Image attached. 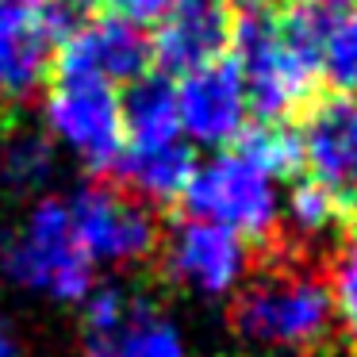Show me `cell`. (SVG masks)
Instances as JSON below:
<instances>
[{"mask_svg":"<svg viewBox=\"0 0 357 357\" xmlns=\"http://www.w3.org/2000/svg\"><path fill=\"white\" fill-rule=\"evenodd\" d=\"M331 0H284L280 8L242 12L234 20V62L246 104L261 123H284L303 116L319 85V39Z\"/></svg>","mask_w":357,"mask_h":357,"instance_id":"2","label":"cell"},{"mask_svg":"<svg viewBox=\"0 0 357 357\" xmlns=\"http://www.w3.org/2000/svg\"><path fill=\"white\" fill-rule=\"evenodd\" d=\"M319 73L338 93L357 96V0H331L319 39Z\"/></svg>","mask_w":357,"mask_h":357,"instance_id":"17","label":"cell"},{"mask_svg":"<svg viewBox=\"0 0 357 357\" xmlns=\"http://www.w3.org/2000/svg\"><path fill=\"white\" fill-rule=\"evenodd\" d=\"M188 219L219 223L234 231L254 250L280 242V204L273 177H265L254 162L242 154H215L211 162L196 165L188 188L181 192Z\"/></svg>","mask_w":357,"mask_h":357,"instance_id":"4","label":"cell"},{"mask_svg":"<svg viewBox=\"0 0 357 357\" xmlns=\"http://www.w3.org/2000/svg\"><path fill=\"white\" fill-rule=\"evenodd\" d=\"M246 85L231 54L211 58L196 70L181 73L177 85V119L181 131L200 146H223L246 131Z\"/></svg>","mask_w":357,"mask_h":357,"instance_id":"12","label":"cell"},{"mask_svg":"<svg viewBox=\"0 0 357 357\" xmlns=\"http://www.w3.org/2000/svg\"><path fill=\"white\" fill-rule=\"evenodd\" d=\"M119 119H123V146H162V142L181 139L177 119V89L165 73H142L131 81L119 100Z\"/></svg>","mask_w":357,"mask_h":357,"instance_id":"15","label":"cell"},{"mask_svg":"<svg viewBox=\"0 0 357 357\" xmlns=\"http://www.w3.org/2000/svg\"><path fill=\"white\" fill-rule=\"evenodd\" d=\"M58 39L54 0H0V127L43 89Z\"/></svg>","mask_w":357,"mask_h":357,"instance_id":"8","label":"cell"},{"mask_svg":"<svg viewBox=\"0 0 357 357\" xmlns=\"http://www.w3.org/2000/svg\"><path fill=\"white\" fill-rule=\"evenodd\" d=\"M50 73L58 81H139L150 73V35L139 24H127L119 16H89L73 27L66 39H58Z\"/></svg>","mask_w":357,"mask_h":357,"instance_id":"10","label":"cell"},{"mask_svg":"<svg viewBox=\"0 0 357 357\" xmlns=\"http://www.w3.org/2000/svg\"><path fill=\"white\" fill-rule=\"evenodd\" d=\"M234 35L231 8L219 0H173L150 35V66L162 73H188L223 58Z\"/></svg>","mask_w":357,"mask_h":357,"instance_id":"13","label":"cell"},{"mask_svg":"<svg viewBox=\"0 0 357 357\" xmlns=\"http://www.w3.org/2000/svg\"><path fill=\"white\" fill-rule=\"evenodd\" d=\"M0 357H27L24 342L16 338V331H12L4 319H0Z\"/></svg>","mask_w":357,"mask_h":357,"instance_id":"21","label":"cell"},{"mask_svg":"<svg viewBox=\"0 0 357 357\" xmlns=\"http://www.w3.org/2000/svg\"><path fill=\"white\" fill-rule=\"evenodd\" d=\"M50 177H54V139L39 127L8 119L0 127V185L16 196H35L47 192Z\"/></svg>","mask_w":357,"mask_h":357,"instance_id":"16","label":"cell"},{"mask_svg":"<svg viewBox=\"0 0 357 357\" xmlns=\"http://www.w3.org/2000/svg\"><path fill=\"white\" fill-rule=\"evenodd\" d=\"M150 265L162 284L188 288L200 296H231L250 265V246L219 223L181 219L162 231Z\"/></svg>","mask_w":357,"mask_h":357,"instance_id":"7","label":"cell"},{"mask_svg":"<svg viewBox=\"0 0 357 357\" xmlns=\"http://www.w3.org/2000/svg\"><path fill=\"white\" fill-rule=\"evenodd\" d=\"M0 269L20 288L43 292L58 303L89 300L93 292V261L81 254L70 227V208L58 196H39L20 234L0 242Z\"/></svg>","mask_w":357,"mask_h":357,"instance_id":"3","label":"cell"},{"mask_svg":"<svg viewBox=\"0 0 357 357\" xmlns=\"http://www.w3.org/2000/svg\"><path fill=\"white\" fill-rule=\"evenodd\" d=\"M227 8H238V12H257V8H269V0H219Z\"/></svg>","mask_w":357,"mask_h":357,"instance_id":"22","label":"cell"},{"mask_svg":"<svg viewBox=\"0 0 357 357\" xmlns=\"http://www.w3.org/2000/svg\"><path fill=\"white\" fill-rule=\"evenodd\" d=\"M196 173V154L185 142H162V146H123L104 177L123 185L131 196L150 204L154 211H165L181 200Z\"/></svg>","mask_w":357,"mask_h":357,"instance_id":"14","label":"cell"},{"mask_svg":"<svg viewBox=\"0 0 357 357\" xmlns=\"http://www.w3.org/2000/svg\"><path fill=\"white\" fill-rule=\"evenodd\" d=\"M326 269V292L334 303V319H338V338L357 354V227H349L338 242L331 246L323 261Z\"/></svg>","mask_w":357,"mask_h":357,"instance_id":"19","label":"cell"},{"mask_svg":"<svg viewBox=\"0 0 357 357\" xmlns=\"http://www.w3.org/2000/svg\"><path fill=\"white\" fill-rule=\"evenodd\" d=\"M70 227L89 261L150 265L162 242V211L131 196L112 177H93L77 188L70 204Z\"/></svg>","mask_w":357,"mask_h":357,"instance_id":"5","label":"cell"},{"mask_svg":"<svg viewBox=\"0 0 357 357\" xmlns=\"http://www.w3.org/2000/svg\"><path fill=\"white\" fill-rule=\"evenodd\" d=\"M238 150L246 162H254L265 177L273 181H296L303 169V150H300V135L288 131L284 123H257L246 127L238 135Z\"/></svg>","mask_w":357,"mask_h":357,"instance_id":"18","label":"cell"},{"mask_svg":"<svg viewBox=\"0 0 357 357\" xmlns=\"http://www.w3.org/2000/svg\"><path fill=\"white\" fill-rule=\"evenodd\" d=\"M96 8H104L108 16H119L127 24H158L165 12L173 8V0H96Z\"/></svg>","mask_w":357,"mask_h":357,"instance_id":"20","label":"cell"},{"mask_svg":"<svg viewBox=\"0 0 357 357\" xmlns=\"http://www.w3.org/2000/svg\"><path fill=\"white\" fill-rule=\"evenodd\" d=\"M300 150L311 181L323 185L346 211L349 227H357V96L334 93L311 100L303 108Z\"/></svg>","mask_w":357,"mask_h":357,"instance_id":"11","label":"cell"},{"mask_svg":"<svg viewBox=\"0 0 357 357\" xmlns=\"http://www.w3.org/2000/svg\"><path fill=\"white\" fill-rule=\"evenodd\" d=\"M47 116V135L62 139L70 150H77L96 177L116 165L123 150V119H119V100L112 85L104 81H50V93L43 100Z\"/></svg>","mask_w":357,"mask_h":357,"instance_id":"9","label":"cell"},{"mask_svg":"<svg viewBox=\"0 0 357 357\" xmlns=\"http://www.w3.org/2000/svg\"><path fill=\"white\" fill-rule=\"evenodd\" d=\"M326 257L280 242L250 254L242 284L231 292L227 323L242 342L261 349H288L296 357H331L342 349L338 319L326 292Z\"/></svg>","mask_w":357,"mask_h":357,"instance_id":"1","label":"cell"},{"mask_svg":"<svg viewBox=\"0 0 357 357\" xmlns=\"http://www.w3.org/2000/svg\"><path fill=\"white\" fill-rule=\"evenodd\" d=\"M81 357H185V342L150 292L104 284L89 292Z\"/></svg>","mask_w":357,"mask_h":357,"instance_id":"6","label":"cell"}]
</instances>
